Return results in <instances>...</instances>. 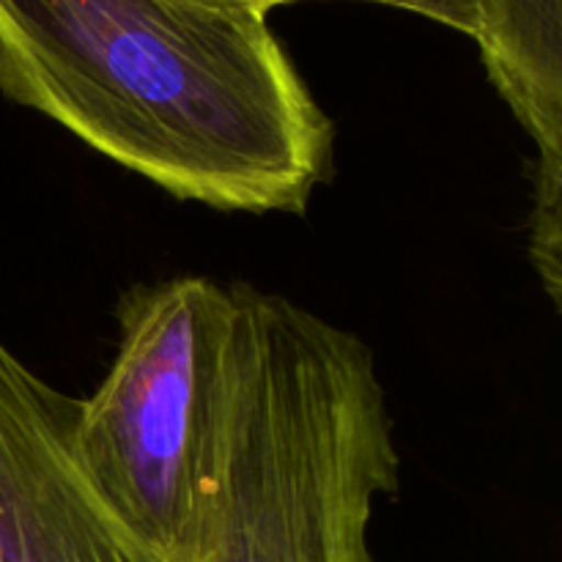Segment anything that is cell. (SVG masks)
I'll use <instances>...</instances> for the list:
<instances>
[{
	"mask_svg": "<svg viewBox=\"0 0 562 562\" xmlns=\"http://www.w3.org/2000/svg\"><path fill=\"white\" fill-rule=\"evenodd\" d=\"M119 351L77 401L75 459L110 514L165 562H201L225 470L236 300L173 278L119 305Z\"/></svg>",
	"mask_w": 562,
	"mask_h": 562,
	"instance_id": "obj_3",
	"label": "cell"
},
{
	"mask_svg": "<svg viewBox=\"0 0 562 562\" xmlns=\"http://www.w3.org/2000/svg\"><path fill=\"white\" fill-rule=\"evenodd\" d=\"M77 401L0 340V562H165L82 475Z\"/></svg>",
	"mask_w": 562,
	"mask_h": 562,
	"instance_id": "obj_4",
	"label": "cell"
},
{
	"mask_svg": "<svg viewBox=\"0 0 562 562\" xmlns=\"http://www.w3.org/2000/svg\"><path fill=\"white\" fill-rule=\"evenodd\" d=\"M212 5H225V9H239L252 11V14H263L278 9L285 3H300V0H203ZM355 3H376L387 5V9L409 11V14L426 16V20L439 22V25L459 31L464 36L475 38L477 14H475V0H355Z\"/></svg>",
	"mask_w": 562,
	"mask_h": 562,
	"instance_id": "obj_7",
	"label": "cell"
},
{
	"mask_svg": "<svg viewBox=\"0 0 562 562\" xmlns=\"http://www.w3.org/2000/svg\"><path fill=\"white\" fill-rule=\"evenodd\" d=\"M527 252L543 294L562 316V162L536 159Z\"/></svg>",
	"mask_w": 562,
	"mask_h": 562,
	"instance_id": "obj_6",
	"label": "cell"
},
{
	"mask_svg": "<svg viewBox=\"0 0 562 562\" xmlns=\"http://www.w3.org/2000/svg\"><path fill=\"white\" fill-rule=\"evenodd\" d=\"M486 75L538 157L562 162V0H475Z\"/></svg>",
	"mask_w": 562,
	"mask_h": 562,
	"instance_id": "obj_5",
	"label": "cell"
},
{
	"mask_svg": "<svg viewBox=\"0 0 562 562\" xmlns=\"http://www.w3.org/2000/svg\"><path fill=\"white\" fill-rule=\"evenodd\" d=\"M0 93L220 212L302 214L333 173V119L252 11L0 0Z\"/></svg>",
	"mask_w": 562,
	"mask_h": 562,
	"instance_id": "obj_1",
	"label": "cell"
},
{
	"mask_svg": "<svg viewBox=\"0 0 562 562\" xmlns=\"http://www.w3.org/2000/svg\"><path fill=\"white\" fill-rule=\"evenodd\" d=\"M228 445L201 562H382L376 499L398 450L373 351L349 329L236 285Z\"/></svg>",
	"mask_w": 562,
	"mask_h": 562,
	"instance_id": "obj_2",
	"label": "cell"
}]
</instances>
